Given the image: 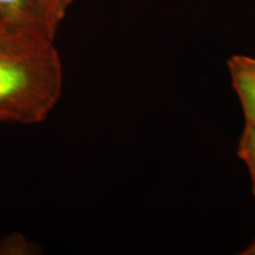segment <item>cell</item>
<instances>
[{"instance_id":"cell-1","label":"cell","mask_w":255,"mask_h":255,"mask_svg":"<svg viewBox=\"0 0 255 255\" xmlns=\"http://www.w3.org/2000/svg\"><path fill=\"white\" fill-rule=\"evenodd\" d=\"M63 91V65L55 39L0 31V121L37 124L47 120Z\"/></svg>"},{"instance_id":"cell-2","label":"cell","mask_w":255,"mask_h":255,"mask_svg":"<svg viewBox=\"0 0 255 255\" xmlns=\"http://www.w3.org/2000/svg\"><path fill=\"white\" fill-rule=\"evenodd\" d=\"M0 23L6 30L53 39L47 30L40 0H0Z\"/></svg>"},{"instance_id":"cell-3","label":"cell","mask_w":255,"mask_h":255,"mask_svg":"<svg viewBox=\"0 0 255 255\" xmlns=\"http://www.w3.org/2000/svg\"><path fill=\"white\" fill-rule=\"evenodd\" d=\"M232 85L240 100L245 123L255 126V58L232 56L227 62Z\"/></svg>"},{"instance_id":"cell-4","label":"cell","mask_w":255,"mask_h":255,"mask_svg":"<svg viewBox=\"0 0 255 255\" xmlns=\"http://www.w3.org/2000/svg\"><path fill=\"white\" fill-rule=\"evenodd\" d=\"M72 1L73 0H40L47 30L53 39H56L58 28L68 13Z\"/></svg>"},{"instance_id":"cell-5","label":"cell","mask_w":255,"mask_h":255,"mask_svg":"<svg viewBox=\"0 0 255 255\" xmlns=\"http://www.w3.org/2000/svg\"><path fill=\"white\" fill-rule=\"evenodd\" d=\"M238 155L246 163L252 178V188L255 197V126L245 123L244 131L239 142Z\"/></svg>"},{"instance_id":"cell-6","label":"cell","mask_w":255,"mask_h":255,"mask_svg":"<svg viewBox=\"0 0 255 255\" xmlns=\"http://www.w3.org/2000/svg\"><path fill=\"white\" fill-rule=\"evenodd\" d=\"M242 255H255V240L247 248L241 252Z\"/></svg>"},{"instance_id":"cell-7","label":"cell","mask_w":255,"mask_h":255,"mask_svg":"<svg viewBox=\"0 0 255 255\" xmlns=\"http://www.w3.org/2000/svg\"><path fill=\"white\" fill-rule=\"evenodd\" d=\"M1 30H6V28H5L4 26H2L1 23H0V31H1Z\"/></svg>"}]
</instances>
